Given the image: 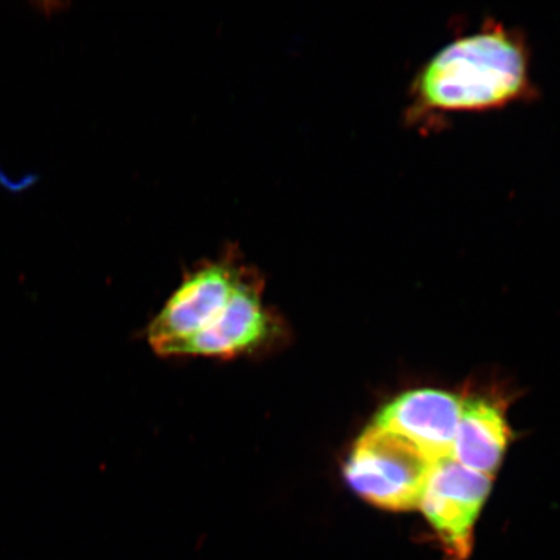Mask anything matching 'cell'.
Wrapping results in <instances>:
<instances>
[{
  "mask_svg": "<svg viewBox=\"0 0 560 560\" xmlns=\"http://www.w3.org/2000/svg\"><path fill=\"white\" fill-rule=\"evenodd\" d=\"M530 55L522 31L487 19L417 70L408 91L406 125L425 130L447 116L486 114L537 100Z\"/></svg>",
  "mask_w": 560,
  "mask_h": 560,
  "instance_id": "6da1fadb",
  "label": "cell"
},
{
  "mask_svg": "<svg viewBox=\"0 0 560 560\" xmlns=\"http://www.w3.org/2000/svg\"><path fill=\"white\" fill-rule=\"evenodd\" d=\"M433 466L411 440L371 424L348 455L345 479L371 505L408 511L419 508Z\"/></svg>",
  "mask_w": 560,
  "mask_h": 560,
  "instance_id": "7a4b0ae2",
  "label": "cell"
},
{
  "mask_svg": "<svg viewBox=\"0 0 560 560\" xmlns=\"http://www.w3.org/2000/svg\"><path fill=\"white\" fill-rule=\"evenodd\" d=\"M247 268L236 252L229 249L219 260L187 272L147 330L153 350L172 357L175 348L208 326L226 306Z\"/></svg>",
  "mask_w": 560,
  "mask_h": 560,
  "instance_id": "3957f363",
  "label": "cell"
},
{
  "mask_svg": "<svg viewBox=\"0 0 560 560\" xmlns=\"http://www.w3.org/2000/svg\"><path fill=\"white\" fill-rule=\"evenodd\" d=\"M285 335L283 320L264 303V279L248 266L222 312L175 348L172 357L230 360L264 352L282 342Z\"/></svg>",
  "mask_w": 560,
  "mask_h": 560,
  "instance_id": "277c9868",
  "label": "cell"
},
{
  "mask_svg": "<svg viewBox=\"0 0 560 560\" xmlns=\"http://www.w3.org/2000/svg\"><path fill=\"white\" fill-rule=\"evenodd\" d=\"M492 487V478L454 458L436 462L419 509L423 511L446 560H466L474 549L476 521Z\"/></svg>",
  "mask_w": 560,
  "mask_h": 560,
  "instance_id": "5b68a950",
  "label": "cell"
},
{
  "mask_svg": "<svg viewBox=\"0 0 560 560\" xmlns=\"http://www.w3.org/2000/svg\"><path fill=\"white\" fill-rule=\"evenodd\" d=\"M462 401L439 389L406 392L377 412L374 424L411 440L436 464L453 458Z\"/></svg>",
  "mask_w": 560,
  "mask_h": 560,
  "instance_id": "8992f818",
  "label": "cell"
},
{
  "mask_svg": "<svg viewBox=\"0 0 560 560\" xmlns=\"http://www.w3.org/2000/svg\"><path fill=\"white\" fill-rule=\"evenodd\" d=\"M510 436L505 412L499 402L485 397L467 398L462 401L453 458L472 471L493 478Z\"/></svg>",
  "mask_w": 560,
  "mask_h": 560,
  "instance_id": "52a82bcc",
  "label": "cell"
}]
</instances>
